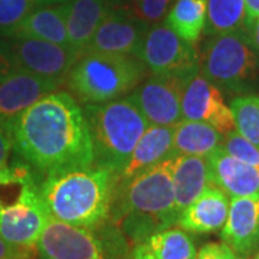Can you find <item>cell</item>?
<instances>
[{"label":"cell","instance_id":"obj_31","mask_svg":"<svg viewBox=\"0 0 259 259\" xmlns=\"http://www.w3.org/2000/svg\"><path fill=\"white\" fill-rule=\"evenodd\" d=\"M12 148H13L12 128L8 124L0 121V170L8 167V161H9Z\"/></svg>","mask_w":259,"mask_h":259},{"label":"cell","instance_id":"obj_33","mask_svg":"<svg viewBox=\"0 0 259 259\" xmlns=\"http://www.w3.org/2000/svg\"><path fill=\"white\" fill-rule=\"evenodd\" d=\"M13 68H15V65H13V61H12L8 44L0 42V81L9 74Z\"/></svg>","mask_w":259,"mask_h":259},{"label":"cell","instance_id":"obj_27","mask_svg":"<svg viewBox=\"0 0 259 259\" xmlns=\"http://www.w3.org/2000/svg\"><path fill=\"white\" fill-rule=\"evenodd\" d=\"M49 3L54 0H0V33L10 36L33 10Z\"/></svg>","mask_w":259,"mask_h":259},{"label":"cell","instance_id":"obj_22","mask_svg":"<svg viewBox=\"0 0 259 259\" xmlns=\"http://www.w3.org/2000/svg\"><path fill=\"white\" fill-rule=\"evenodd\" d=\"M193 238L183 231L164 229L134 246L131 259H196Z\"/></svg>","mask_w":259,"mask_h":259},{"label":"cell","instance_id":"obj_17","mask_svg":"<svg viewBox=\"0 0 259 259\" xmlns=\"http://www.w3.org/2000/svg\"><path fill=\"white\" fill-rule=\"evenodd\" d=\"M231 199L219 187L210 185L192 203L179 213L177 223L192 233H212L222 231L228 219Z\"/></svg>","mask_w":259,"mask_h":259},{"label":"cell","instance_id":"obj_28","mask_svg":"<svg viewBox=\"0 0 259 259\" xmlns=\"http://www.w3.org/2000/svg\"><path fill=\"white\" fill-rule=\"evenodd\" d=\"M222 148L236 160L259 168V147L241 136L236 130L226 134V137L223 139Z\"/></svg>","mask_w":259,"mask_h":259},{"label":"cell","instance_id":"obj_35","mask_svg":"<svg viewBox=\"0 0 259 259\" xmlns=\"http://www.w3.org/2000/svg\"><path fill=\"white\" fill-rule=\"evenodd\" d=\"M245 2V20L259 18V0H243Z\"/></svg>","mask_w":259,"mask_h":259},{"label":"cell","instance_id":"obj_4","mask_svg":"<svg viewBox=\"0 0 259 259\" xmlns=\"http://www.w3.org/2000/svg\"><path fill=\"white\" fill-rule=\"evenodd\" d=\"M82 112L93 144V164L111 170L118 179L150 125L147 118L131 95L102 104H85Z\"/></svg>","mask_w":259,"mask_h":259},{"label":"cell","instance_id":"obj_1","mask_svg":"<svg viewBox=\"0 0 259 259\" xmlns=\"http://www.w3.org/2000/svg\"><path fill=\"white\" fill-rule=\"evenodd\" d=\"M13 147L45 175L93 166V144L82 108L55 91L29 107L12 125Z\"/></svg>","mask_w":259,"mask_h":259},{"label":"cell","instance_id":"obj_30","mask_svg":"<svg viewBox=\"0 0 259 259\" xmlns=\"http://www.w3.org/2000/svg\"><path fill=\"white\" fill-rule=\"evenodd\" d=\"M196 259H245L241 258L235 250H232L226 243H206L197 252Z\"/></svg>","mask_w":259,"mask_h":259},{"label":"cell","instance_id":"obj_15","mask_svg":"<svg viewBox=\"0 0 259 259\" xmlns=\"http://www.w3.org/2000/svg\"><path fill=\"white\" fill-rule=\"evenodd\" d=\"M259 194L231 197L228 219L221 231V238L241 258H248L258 249Z\"/></svg>","mask_w":259,"mask_h":259},{"label":"cell","instance_id":"obj_25","mask_svg":"<svg viewBox=\"0 0 259 259\" xmlns=\"http://www.w3.org/2000/svg\"><path fill=\"white\" fill-rule=\"evenodd\" d=\"M245 2L243 0H206V25L207 36H216L243 29Z\"/></svg>","mask_w":259,"mask_h":259},{"label":"cell","instance_id":"obj_16","mask_svg":"<svg viewBox=\"0 0 259 259\" xmlns=\"http://www.w3.org/2000/svg\"><path fill=\"white\" fill-rule=\"evenodd\" d=\"M209 176L213 186L229 197H246L259 194V168L242 163L228 154L222 146L207 157Z\"/></svg>","mask_w":259,"mask_h":259},{"label":"cell","instance_id":"obj_6","mask_svg":"<svg viewBox=\"0 0 259 259\" xmlns=\"http://www.w3.org/2000/svg\"><path fill=\"white\" fill-rule=\"evenodd\" d=\"M146 68L131 55L87 54L68 75V87L75 100L83 104L114 101L137 88Z\"/></svg>","mask_w":259,"mask_h":259},{"label":"cell","instance_id":"obj_37","mask_svg":"<svg viewBox=\"0 0 259 259\" xmlns=\"http://www.w3.org/2000/svg\"><path fill=\"white\" fill-rule=\"evenodd\" d=\"M255 259H259V253H258V255H256V258H255Z\"/></svg>","mask_w":259,"mask_h":259},{"label":"cell","instance_id":"obj_5","mask_svg":"<svg viewBox=\"0 0 259 259\" xmlns=\"http://www.w3.org/2000/svg\"><path fill=\"white\" fill-rule=\"evenodd\" d=\"M49 212L30 167L13 163L0 170V236L23 249H36Z\"/></svg>","mask_w":259,"mask_h":259},{"label":"cell","instance_id":"obj_12","mask_svg":"<svg viewBox=\"0 0 259 259\" xmlns=\"http://www.w3.org/2000/svg\"><path fill=\"white\" fill-rule=\"evenodd\" d=\"M148 28V25L134 18L125 8L117 6L102 20L93 39L83 49L82 55L111 54L137 58Z\"/></svg>","mask_w":259,"mask_h":259},{"label":"cell","instance_id":"obj_13","mask_svg":"<svg viewBox=\"0 0 259 259\" xmlns=\"http://www.w3.org/2000/svg\"><path fill=\"white\" fill-rule=\"evenodd\" d=\"M182 114L183 120L209 124L222 136L235 130L233 115L231 108L225 104L221 90L209 82L200 72L186 81L182 97Z\"/></svg>","mask_w":259,"mask_h":259},{"label":"cell","instance_id":"obj_8","mask_svg":"<svg viewBox=\"0 0 259 259\" xmlns=\"http://www.w3.org/2000/svg\"><path fill=\"white\" fill-rule=\"evenodd\" d=\"M137 58L153 74L190 78L200 72V56L193 44L180 37L167 25L147 29Z\"/></svg>","mask_w":259,"mask_h":259},{"label":"cell","instance_id":"obj_38","mask_svg":"<svg viewBox=\"0 0 259 259\" xmlns=\"http://www.w3.org/2000/svg\"><path fill=\"white\" fill-rule=\"evenodd\" d=\"M258 245H259V236H258Z\"/></svg>","mask_w":259,"mask_h":259},{"label":"cell","instance_id":"obj_3","mask_svg":"<svg viewBox=\"0 0 259 259\" xmlns=\"http://www.w3.org/2000/svg\"><path fill=\"white\" fill-rule=\"evenodd\" d=\"M115 185L111 170L93 164L48 175L40 193L51 218L97 229L108 219Z\"/></svg>","mask_w":259,"mask_h":259},{"label":"cell","instance_id":"obj_24","mask_svg":"<svg viewBox=\"0 0 259 259\" xmlns=\"http://www.w3.org/2000/svg\"><path fill=\"white\" fill-rule=\"evenodd\" d=\"M164 25L190 44H196L206 25V0H176Z\"/></svg>","mask_w":259,"mask_h":259},{"label":"cell","instance_id":"obj_20","mask_svg":"<svg viewBox=\"0 0 259 259\" xmlns=\"http://www.w3.org/2000/svg\"><path fill=\"white\" fill-rule=\"evenodd\" d=\"M68 3H49L35 9L29 16L19 23L10 33L12 37H33L42 39L58 45H66L68 30H66Z\"/></svg>","mask_w":259,"mask_h":259},{"label":"cell","instance_id":"obj_14","mask_svg":"<svg viewBox=\"0 0 259 259\" xmlns=\"http://www.w3.org/2000/svg\"><path fill=\"white\" fill-rule=\"evenodd\" d=\"M62 82L13 68L0 81V121L10 128L23 112L48 94L55 93Z\"/></svg>","mask_w":259,"mask_h":259},{"label":"cell","instance_id":"obj_26","mask_svg":"<svg viewBox=\"0 0 259 259\" xmlns=\"http://www.w3.org/2000/svg\"><path fill=\"white\" fill-rule=\"evenodd\" d=\"M235 128L259 147V95H243L231 102Z\"/></svg>","mask_w":259,"mask_h":259},{"label":"cell","instance_id":"obj_19","mask_svg":"<svg viewBox=\"0 0 259 259\" xmlns=\"http://www.w3.org/2000/svg\"><path fill=\"white\" fill-rule=\"evenodd\" d=\"M173 131L175 127L150 124L140 137L118 179H130L173 157Z\"/></svg>","mask_w":259,"mask_h":259},{"label":"cell","instance_id":"obj_9","mask_svg":"<svg viewBox=\"0 0 259 259\" xmlns=\"http://www.w3.org/2000/svg\"><path fill=\"white\" fill-rule=\"evenodd\" d=\"M42 259H110L95 229L81 228L49 218L36 242Z\"/></svg>","mask_w":259,"mask_h":259},{"label":"cell","instance_id":"obj_29","mask_svg":"<svg viewBox=\"0 0 259 259\" xmlns=\"http://www.w3.org/2000/svg\"><path fill=\"white\" fill-rule=\"evenodd\" d=\"M173 0H130L125 8L136 19L141 20L148 26L160 23L167 15Z\"/></svg>","mask_w":259,"mask_h":259},{"label":"cell","instance_id":"obj_2","mask_svg":"<svg viewBox=\"0 0 259 259\" xmlns=\"http://www.w3.org/2000/svg\"><path fill=\"white\" fill-rule=\"evenodd\" d=\"M110 218L134 246L176 225L179 212L170 158L130 179H117Z\"/></svg>","mask_w":259,"mask_h":259},{"label":"cell","instance_id":"obj_11","mask_svg":"<svg viewBox=\"0 0 259 259\" xmlns=\"http://www.w3.org/2000/svg\"><path fill=\"white\" fill-rule=\"evenodd\" d=\"M189 78L153 74L131 94L148 124L175 127L183 121L182 97Z\"/></svg>","mask_w":259,"mask_h":259},{"label":"cell","instance_id":"obj_10","mask_svg":"<svg viewBox=\"0 0 259 259\" xmlns=\"http://www.w3.org/2000/svg\"><path fill=\"white\" fill-rule=\"evenodd\" d=\"M10 56L15 68L62 82L81 55L66 45H58L33 37H12Z\"/></svg>","mask_w":259,"mask_h":259},{"label":"cell","instance_id":"obj_36","mask_svg":"<svg viewBox=\"0 0 259 259\" xmlns=\"http://www.w3.org/2000/svg\"><path fill=\"white\" fill-rule=\"evenodd\" d=\"M71 0H54V3H68Z\"/></svg>","mask_w":259,"mask_h":259},{"label":"cell","instance_id":"obj_21","mask_svg":"<svg viewBox=\"0 0 259 259\" xmlns=\"http://www.w3.org/2000/svg\"><path fill=\"white\" fill-rule=\"evenodd\" d=\"M170 164L176 207L180 213L212 185L209 166L206 157L197 156H173L170 157Z\"/></svg>","mask_w":259,"mask_h":259},{"label":"cell","instance_id":"obj_34","mask_svg":"<svg viewBox=\"0 0 259 259\" xmlns=\"http://www.w3.org/2000/svg\"><path fill=\"white\" fill-rule=\"evenodd\" d=\"M243 30L246 32V35L249 37L250 44L259 52V18L245 20Z\"/></svg>","mask_w":259,"mask_h":259},{"label":"cell","instance_id":"obj_32","mask_svg":"<svg viewBox=\"0 0 259 259\" xmlns=\"http://www.w3.org/2000/svg\"><path fill=\"white\" fill-rule=\"evenodd\" d=\"M36 249H23L6 242L0 236V259H30Z\"/></svg>","mask_w":259,"mask_h":259},{"label":"cell","instance_id":"obj_7","mask_svg":"<svg viewBox=\"0 0 259 259\" xmlns=\"http://www.w3.org/2000/svg\"><path fill=\"white\" fill-rule=\"evenodd\" d=\"M200 74L219 90L241 93L259 74V52L243 29L210 36L200 58Z\"/></svg>","mask_w":259,"mask_h":259},{"label":"cell","instance_id":"obj_18","mask_svg":"<svg viewBox=\"0 0 259 259\" xmlns=\"http://www.w3.org/2000/svg\"><path fill=\"white\" fill-rule=\"evenodd\" d=\"M120 6L118 0H71L68 2L66 30L69 47L82 55L107 15Z\"/></svg>","mask_w":259,"mask_h":259},{"label":"cell","instance_id":"obj_23","mask_svg":"<svg viewBox=\"0 0 259 259\" xmlns=\"http://www.w3.org/2000/svg\"><path fill=\"white\" fill-rule=\"evenodd\" d=\"M223 143V136L212 125L200 121L183 120L175 125L173 156L207 157Z\"/></svg>","mask_w":259,"mask_h":259}]
</instances>
